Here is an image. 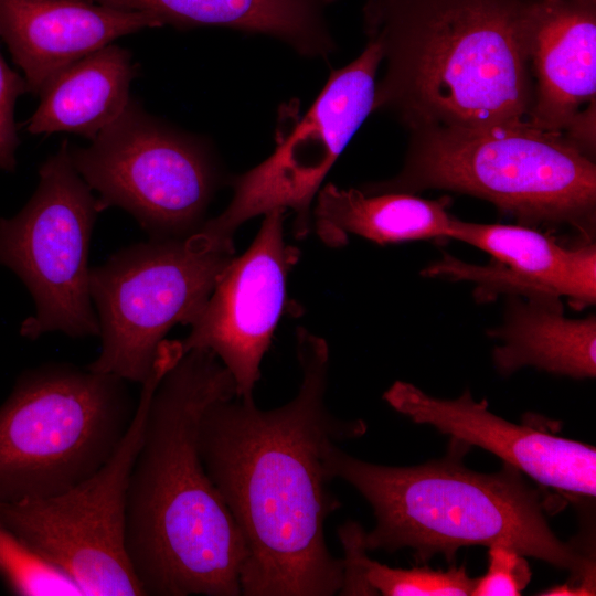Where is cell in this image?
I'll use <instances>...</instances> for the list:
<instances>
[{
	"label": "cell",
	"mask_w": 596,
	"mask_h": 596,
	"mask_svg": "<svg viewBox=\"0 0 596 596\" xmlns=\"http://www.w3.org/2000/svg\"><path fill=\"white\" fill-rule=\"evenodd\" d=\"M301 383L287 404L268 411L237 395L204 411L199 450L245 542L241 592L246 596H330L342 584V560L328 550L324 523L339 507L327 489V449L362 436L326 405L329 349L297 331Z\"/></svg>",
	"instance_id": "6da1fadb"
},
{
	"label": "cell",
	"mask_w": 596,
	"mask_h": 596,
	"mask_svg": "<svg viewBox=\"0 0 596 596\" xmlns=\"http://www.w3.org/2000/svg\"><path fill=\"white\" fill-rule=\"evenodd\" d=\"M237 395L210 350L185 352L160 380L130 475L125 551L146 596H238L243 535L199 450L214 401Z\"/></svg>",
	"instance_id": "7a4b0ae2"
},
{
	"label": "cell",
	"mask_w": 596,
	"mask_h": 596,
	"mask_svg": "<svg viewBox=\"0 0 596 596\" xmlns=\"http://www.w3.org/2000/svg\"><path fill=\"white\" fill-rule=\"evenodd\" d=\"M533 0H365L363 25L385 71L373 111L409 131L528 119Z\"/></svg>",
	"instance_id": "3957f363"
},
{
	"label": "cell",
	"mask_w": 596,
	"mask_h": 596,
	"mask_svg": "<svg viewBox=\"0 0 596 596\" xmlns=\"http://www.w3.org/2000/svg\"><path fill=\"white\" fill-rule=\"evenodd\" d=\"M441 459L389 467L354 458L331 445L324 454L328 479L354 487L370 503L376 524L364 532L368 551H414L417 562L435 554L447 561L465 546L504 544L525 556L570 572L566 595H595V558L550 528L540 492L517 468L482 473L462 462L468 445L451 439Z\"/></svg>",
	"instance_id": "277c9868"
},
{
	"label": "cell",
	"mask_w": 596,
	"mask_h": 596,
	"mask_svg": "<svg viewBox=\"0 0 596 596\" xmlns=\"http://www.w3.org/2000/svg\"><path fill=\"white\" fill-rule=\"evenodd\" d=\"M443 189L491 202L518 224L568 225L594 242L596 166L562 134L520 123L411 131L402 170L368 194Z\"/></svg>",
	"instance_id": "5b68a950"
},
{
	"label": "cell",
	"mask_w": 596,
	"mask_h": 596,
	"mask_svg": "<svg viewBox=\"0 0 596 596\" xmlns=\"http://www.w3.org/2000/svg\"><path fill=\"white\" fill-rule=\"evenodd\" d=\"M126 382L68 363L24 371L0 406V501L54 497L94 475L134 416Z\"/></svg>",
	"instance_id": "8992f818"
},
{
	"label": "cell",
	"mask_w": 596,
	"mask_h": 596,
	"mask_svg": "<svg viewBox=\"0 0 596 596\" xmlns=\"http://www.w3.org/2000/svg\"><path fill=\"white\" fill-rule=\"evenodd\" d=\"M234 254L233 240L201 226L124 247L91 268L102 345L86 368L141 384L166 334L193 323Z\"/></svg>",
	"instance_id": "52a82bcc"
},
{
	"label": "cell",
	"mask_w": 596,
	"mask_h": 596,
	"mask_svg": "<svg viewBox=\"0 0 596 596\" xmlns=\"http://www.w3.org/2000/svg\"><path fill=\"white\" fill-rule=\"evenodd\" d=\"M182 355L180 341L161 342L124 437L94 475L54 497L0 501V524L70 575L84 596L145 595L125 551L127 491L152 395Z\"/></svg>",
	"instance_id": "ba28073f"
},
{
	"label": "cell",
	"mask_w": 596,
	"mask_h": 596,
	"mask_svg": "<svg viewBox=\"0 0 596 596\" xmlns=\"http://www.w3.org/2000/svg\"><path fill=\"white\" fill-rule=\"evenodd\" d=\"M74 168L100 211L120 207L150 238L183 237L205 222L221 182L210 142L147 111L130 96L87 147L70 145Z\"/></svg>",
	"instance_id": "9c48e42d"
},
{
	"label": "cell",
	"mask_w": 596,
	"mask_h": 596,
	"mask_svg": "<svg viewBox=\"0 0 596 596\" xmlns=\"http://www.w3.org/2000/svg\"><path fill=\"white\" fill-rule=\"evenodd\" d=\"M70 141L39 168L38 187L12 217H0V264L25 285L35 304L20 334L99 336L89 291L88 249L100 209L73 166Z\"/></svg>",
	"instance_id": "30bf717a"
},
{
	"label": "cell",
	"mask_w": 596,
	"mask_h": 596,
	"mask_svg": "<svg viewBox=\"0 0 596 596\" xmlns=\"http://www.w3.org/2000/svg\"><path fill=\"white\" fill-rule=\"evenodd\" d=\"M382 60L381 45L369 39L355 60L331 71L307 114L281 138L273 153L230 180V203L203 226L233 240L246 221L274 210H291L296 237L308 234L312 205L326 175L373 111Z\"/></svg>",
	"instance_id": "8fae6325"
},
{
	"label": "cell",
	"mask_w": 596,
	"mask_h": 596,
	"mask_svg": "<svg viewBox=\"0 0 596 596\" xmlns=\"http://www.w3.org/2000/svg\"><path fill=\"white\" fill-rule=\"evenodd\" d=\"M285 212L264 214L254 241L223 270L190 333L180 341L183 353L212 351L245 401H254L260 362L284 308L287 275L299 257L284 238Z\"/></svg>",
	"instance_id": "7c38bea8"
},
{
	"label": "cell",
	"mask_w": 596,
	"mask_h": 596,
	"mask_svg": "<svg viewBox=\"0 0 596 596\" xmlns=\"http://www.w3.org/2000/svg\"><path fill=\"white\" fill-rule=\"evenodd\" d=\"M383 398L414 423L481 447L542 486L590 498L596 494L595 447L510 423L489 412L486 400L476 402L469 390L455 400H443L396 381Z\"/></svg>",
	"instance_id": "4fadbf2b"
},
{
	"label": "cell",
	"mask_w": 596,
	"mask_h": 596,
	"mask_svg": "<svg viewBox=\"0 0 596 596\" xmlns=\"http://www.w3.org/2000/svg\"><path fill=\"white\" fill-rule=\"evenodd\" d=\"M450 238L488 253L496 264L477 267L450 256L423 270L428 276L478 281L483 296L547 292L568 299L575 309L596 300V246L578 242L565 246L535 227L451 221Z\"/></svg>",
	"instance_id": "5bb4252c"
},
{
	"label": "cell",
	"mask_w": 596,
	"mask_h": 596,
	"mask_svg": "<svg viewBox=\"0 0 596 596\" xmlns=\"http://www.w3.org/2000/svg\"><path fill=\"white\" fill-rule=\"evenodd\" d=\"M153 28L161 25L149 14L89 0H0V40L34 96L75 61Z\"/></svg>",
	"instance_id": "9a60e30c"
},
{
	"label": "cell",
	"mask_w": 596,
	"mask_h": 596,
	"mask_svg": "<svg viewBox=\"0 0 596 596\" xmlns=\"http://www.w3.org/2000/svg\"><path fill=\"white\" fill-rule=\"evenodd\" d=\"M533 103L526 121L562 134L596 97V6L533 0L529 17Z\"/></svg>",
	"instance_id": "2e32d148"
},
{
	"label": "cell",
	"mask_w": 596,
	"mask_h": 596,
	"mask_svg": "<svg viewBox=\"0 0 596 596\" xmlns=\"http://www.w3.org/2000/svg\"><path fill=\"white\" fill-rule=\"evenodd\" d=\"M153 17L178 30L228 28L277 39L306 57L336 50L327 10L338 0H89Z\"/></svg>",
	"instance_id": "e0dca14e"
},
{
	"label": "cell",
	"mask_w": 596,
	"mask_h": 596,
	"mask_svg": "<svg viewBox=\"0 0 596 596\" xmlns=\"http://www.w3.org/2000/svg\"><path fill=\"white\" fill-rule=\"evenodd\" d=\"M488 334L501 341L492 358L502 375L528 365L573 379L596 375V318L565 317L558 296L511 295L503 323Z\"/></svg>",
	"instance_id": "ac0fdd59"
},
{
	"label": "cell",
	"mask_w": 596,
	"mask_h": 596,
	"mask_svg": "<svg viewBox=\"0 0 596 596\" xmlns=\"http://www.w3.org/2000/svg\"><path fill=\"white\" fill-rule=\"evenodd\" d=\"M139 72L132 53L118 44L89 53L43 87L25 130L31 135L70 132L92 141L125 109Z\"/></svg>",
	"instance_id": "d6986e66"
},
{
	"label": "cell",
	"mask_w": 596,
	"mask_h": 596,
	"mask_svg": "<svg viewBox=\"0 0 596 596\" xmlns=\"http://www.w3.org/2000/svg\"><path fill=\"white\" fill-rule=\"evenodd\" d=\"M448 201L427 200L411 193L368 194L358 189L323 185L312 215L323 243L342 246L354 234L377 244L450 238Z\"/></svg>",
	"instance_id": "ffe728a7"
},
{
	"label": "cell",
	"mask_w": 596,
	"mask_h": 596,
	"mask_svg": "<svg viewBox=\"0 0 596 596\" xmlns=\"http://www.w3.org/2000/svg\"><path fill=\"white\" fill-rule=\"evenodd\" d=\"M363 528L349 521L339 528L343 546L342 584L340 595L383 596H467L471 595L476 578L465 565L448 570L428 566L393 568L368 556Z\"/></svg>",
	"instance_id": "44dd1931"
},
{
	"label": "cell",
	"mask_w": 596,
	"mask_h": 596,
	"mask_svg": "<svg viewBox=\"0 0 596 596\" xmlns=\"http://www.w3.org/2000/svg\"><path fill=\"white\" fill-rule=\"evenodd\" d=\"M0 574L18 595L83 596L81 587L70 575L1 524Z\"/></svg>",
	"instance_id": "7402d4cb"
},
{
	"label": "cell",
	"mask_w": 596,
	"mask_h": 596,
	"mask_svg": "<svg viewBox=\"0 0 596 596\" xmlns=\"http://www.w3.org/2000/svg\"><path fill=\"white\" fill-rule=\"evenodd\" d=\"M532 572L525 555L504 544L488 546L487 572L476 578L471 596H519Z\"/></svg>",
	"instance_id": "603a6c76"
},
{
	"label": "cell",
	"mask_w": 596,
	"mask_h": 596,
	"mask_svg": "<svg viewBox=\"0 0 596 596\" xmlns=\"http://www.w3.org/2000/svg\"><path fill=\"white\" fill-rule=\"evenodd\" d=\"M29 93L26 81L12 70L0 52V170L14 172L20 146L14 108L18 98Z\"/></svg>",
	"instance_id": "cb8c5ba5"
},
{
	"label": "cell",
	"mask_w": 596,
	"mask_h": 596,
	"mask_svg": "<svg viewBox=\"0 0 596 596\" xmlns=\"http://www.w3.org/2000/svg\"><path fill=\"white\" fill-rule=\"evenodd\" d=\"M576 1H581V2H584V3H587V4H592V6H596V0H576Z\"/></svg>",
	"instance_id": "d4e9b609"
}]
</instances>
